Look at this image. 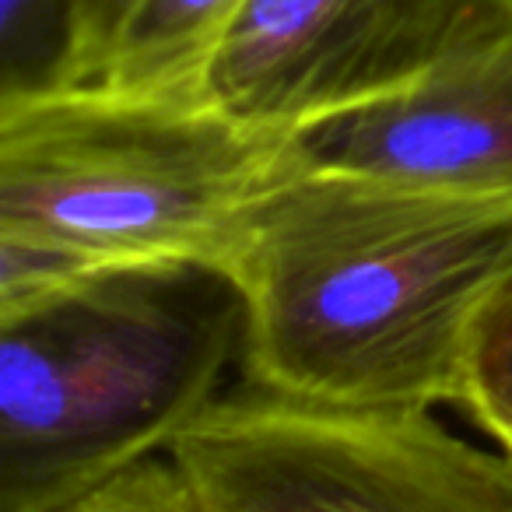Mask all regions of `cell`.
<instances>
[{"mask_svg":"<svg viewBox=\"0 0 512 512\" xmlns=\"http://www.w3.org/2000/svg\"><path fill=\"white\" fill-rule=\"evenodd\" d=\"M512 267V190L323 169L295 155L225 274L249 390L323 411L456 404L481 306Z\"/></svg>","mask_w":512,"mask_h":512,"instance_id":"6da1fadb","label":"cell"},{"mask_svg":"<svg viewBox=\"0 0 512 512\" xmlns=\"http://www.w3.org/2000/svg\"><path fill=\"white\" fill-rule=\"evenodd\" d=\"M295 137L200 95L50 88L0 102V313L113 267L225 274Z\"/></svg>","mask_w":512,"mask_h":512,"instance_id":"7a4b0ae2","label":"cell"},{"mask_svg":"<svg viewBox=\"0 0 512 512\" xmlns=\"http://www.w3.org/2000/svg\"><path fill=\"white\" fill-rule=\"evenodd\" d=\"M239 348V288L197 264L95 271L0 313V512H57L169 453Z\"/></svg>","mask_w":512,"mask_h":512,"instance_id":"3957f363","label":"cell"},{"mask_svg":"<svg viewBox=\"0 0 512 512\" xmlns=\"http://www.w3.org/2000/svg\"><path fill=\"white\" fill-rule=\"evenodd\" d=\"M169 456L197 512H512V456L428 411H323L242 386Z\"/></svg>","mask_w":512,"mask_h":512,"instance_id":"277c9868","label":"cell"},{"mask_svg":"<svg viewBox=\"0 0 512 512\" xmlns=\"http://www.w3.org/2000/svg\"><path fill=\"white\" fill-rule=\"evenodd\" d=\"M512 32V0H242L197 95L299 137L414 92Z\"/></svg>","mask_w":512,"mask_h":512,"instance_id":"5b68a950","label":"cell"},{"mask_svg":"<svg viewBox=\"0 0 512 512\" xmlns=\"http://www.w3.org/2000/svg\"><path fill=\"white\" fill-rule=\"evenodd\" d=\"M323 169L512 190V32L428 85L295 137Z\"/></svg>","mask_w":512,"mask_h":512,"instance_id":"8992f818","label":"cell"},{"mask_svg":"<svg viewBox=\"0 0 512 512\" xmlns=\"http://www.w3.org/2000/svg\"><path fill=\"white\" fill-rule=\"evenodd\" d=\"M242 0H71L60 88L197 95Z\"/></svg>","mask_w":512,"mask_h":512,"instance_id":"52a82bcc","label":"cell"},{"mask_svg":"<svg viewBox=\"0 0 512 512\" xmlns=\"http://www.w3.org/2000/svg\"><path fill=\"white\" fill-rule=\"evenodd\" d=\"M456 407L512 456V267L474 320Z\"/></svg>","mask_w":512,"mask_h":512,"instance_id":"ba28073f","label":"cell"},{"mask_svg":"<svg viewBox=\"0 0 512 512\" xmlns=\"http://www.w3.org/2000/svg\"><path fill=\"white\" fill-rule=\"evenodd\" d=\"M71 0H0V102L60 88Z\"/></svg>","mask_w":512,"mask_h":512,"instance_id":"9c48e42d","label":"cell"},{"mask_svg":"<svg viewBox=\"0 0 512 512\" xmlns=\"http://www.w3.org/2000/svg\"><path fill=\"white\" fill-rule=\"evenodd\" d=\"M57 512H197L172 456H151Z\"/></svg>","mask_w":512,"mask_h":512,"instance_id":"30bf717a","label":"cell"}]
</instances>
